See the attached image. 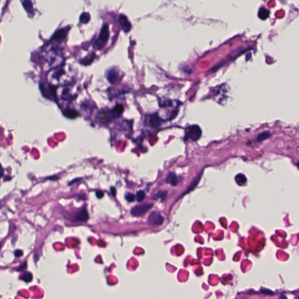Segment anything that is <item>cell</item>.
Wrapping results in <instances>:
<instances>
[{
	"mask_svg": "<svg viewBox=\"0 0 299 299\" xmlns=\"http://www.w3.org/2000/svg\"><path fill=\"white\" fill-rule=\"evenodd\" d=\"M23 255L22 251L21 250L18 249L15 251V256L16 258H19Z\"/></svg>",
	"mask_w": 299,
	"mask_h": 299,
	"instance_id": "cell-27",
	"label": "cell"
},
{
	"mask_svg": "<svg viewBox=\"0 0 299 299\" xmlns=\"http://www.w3.org/2000/svg\"><path fill=\"white\" fill-rule=\"evenodd\" d=\"M124 111L123 106L121 104L116 105L112 110L109 111L111 118H116L119 117Z\"/></svg>",
	"mask_w": 299,
	"mask_h": 299,
	"instance_id": "cell-10",
	"label": "cell"
},
{
	"mask_svg": "<svg viewBox=\"0 0 299 299\" xmlns=\"http://www.w3.org/2000/svg\"><path fill=\"white\" fill-rule=\"evenodd\" d=\"M22 279L25 282H30L33 279V276L29 272H25L23 274Z\"/></svg>",
	"mask_w": 299,
	"mask_h": 299,
	"instance_id": "cell-23",
	"label": "cell"
},
{
	"mask_svg": "<svg viewBox=\"0 0 299 299\" xmlns=\"http://www.w3.org/2000/svg\"><path fill=\"white\" fill-rule=\"evenodd\" d=\"M111 194H112L113 196H116V189L115 187H111Z\"/></svg>",
	"mask_w": 299,
	"mask_h": 299,
	"instance_id": "cell-28",
	"label": "cell"
},
{
	"mask_svg": "<svg viewBox=\"0 0 299 299\" xmlns=\"http://www.w3.org/2000/svg\"><path fill=\"white\" fill-rule=\"evenodd\" d=\"M109 35H110V32H109V27L107 25H104L101 30L98 38L94 45V48L97 50L102 48L105 45V43L108 40Z\"/></svg>",
	"mask_w": 299,
	"mask_h": 299,
	"instance_id": "cell-4",
	"label": "cell"
},
{
	"mask_svg": "<svg viewBox=\"0 0 299 299\" xmlns=\"http://www.w3.org/2000/svg\"><path fill=\"white\" fill-rule=\"evenodd\" d=\"M96 196H97V197L98 198H99V199H101L102 198H103V197H104V192H103L102 191H97L96 192Z\"/></svg>",
	"mask_w": 299,
	"mask_h": 299,
	"instance_id": "cell-26",
	"label": "cell"
},
{
	"mask_svg": "<svg viewBox=\"0 0 299 299\" xmlns=\"http://www.w3.org/2000/svg\"><path fill=\"white\" fill-rule=\"evenodd\" d=\"M64 115L69 119H75L76 118L78 115L79 113L77 111L74 109H67L64 111L63 112Z\"/></svg>",
	"mask_w": 299,
	"mask_h": 299,
	"instance_id": "cell-15",
	"label": "cell"
},
{
	"mask_svg": "<svg viewBox=\"0 0 299 299\" xmlns=\"http://www.w3.org/2000/svg\"><path fill=\"white\" fill-rule=\"evenodd\" d=\"M90 21V15L89 14V13H87V12H84L82 13L81 15H80V22L81 23H83V24H85V23H87Z\"/></svg>",
	"mask_w": 299,
	"mask_h": 299,
	"instance_id": "cell-21",
	"label": "cell"
},
{
	"mask_svg": "<svg viewBox=\"0 0 299 299\" xmlns=\"http://www.w3.org/2000/svg\"><path fill=\"white\" fill-rule=\"evenodd\" d=\"M74 71L68 64H63L60 66L52 69L47 74L48 82L53 87L63 86L73 82Z\"/></svg>",
	"mask_w": 299,
	"mask_h": 299,
	"instance_id": "cell-1",
	"label": "cell"
},
{
	"mask_svg": "<svg viewBox=\"0 0 299 299\" xmlns=\"http://www.w3.org/2000/svg\"><path fill=\"white\" fill-rule=\"evenodd\" d=\"M166 182L168 184H170L172 186H177L178 184V177L175 173L170 172L166 178Z\"/></svg>",
	"mask_w": 299,
	"mask_h": 299,
	"instance_id": "cell-12",
	"label": "cell"
},
{
	"mask_svg": "<svg viewBox=\"0 0 299 299\" xmlns=\"http://www.w3.org/2000/svg\"><path fill=\"white\" fill-rule=\"evenodd\" d=\"M270 136H271V134L269 131L263 132L258 136L257 140L258 142H262V141L268 139L269 137H270Z\"/></svg>",
	"mask_w": 299,
	"mask_h": 299,
	"instance_id": "cell-20",
	"label": "cell"
},
{
	"mask_svg": "<svg viewBox=\"0 0 299 299\" xmlns=\"http://www.w3.org/2000/svg\"><path fill=\"white\" fill-rule=\"evenodd\" d=\"M88 217H89V216H88V214L87 213V211L85 209H84L78 213V214L76 216V219L78 221L84 222H86L88 219Z\"/></svg>",
	"mask_w": 299,
	"mask_h": 299,
	"instance_id": "cell-13",
	"label": "cell"
},
{
	"mask_svg": "<svg viewBox=\"0 0 299 299\" xmlns=\"http://www.w3.org/2000/svg\"><path fill=\"white\" fill-rule=\"evenodd\" d=\"M148 220L151 224L154 225H160L163 223L164 218L159 211H154L150 215Z\"/></svg>",
	"mask_w": 299,
	"mask_h": 299,
	"instance_id": "cell-7",
	"label": "cell"
},
{
	"mask_svg": "<svg viewBox=\"0 0 299 299\" xmlns=\"http://www.w3.org/2000/svg\"><path fill=\"white\" fill-rule=\"evenodd\" d=\"M119 21L122 29L125 32L127 33L132 28V25L130 21H129V19H127V16L126 15L120 14L119 17Z\"/></svg>",
	"mask_w": 299,
	"mask_h": 299,
	"instance_id": "cell-9",
	"label": "cell"
},
{
	"mask_svg": "<svg viewBox=\"0 0 299 299\" xmlns=\"http://www.w3.org/2000/svg\"><path fill=\"white\" fill-rule=\"evenodd\" d=\"M270 15V11L265 8H261L258 12V16L262 20H266Z\"/></svg>",
	"mask_w": 299,
	"mask_h": 299,
	"instance_id": "cell-16",
	"label": "cell"
},
{
	"mask_svg": "<svg viewBox=\"0 0 299 299\" xmlns=\"http://www.w3.org/2000/svg\"><path fill=\"white\" fill-rule=\"evenodd\" d=\"M1 168H1V164H0V170H1Z\"/></svg>",
	"mask_w": 299,
	"mask_h": 299,
	"instance_id": "cell-30",
	"label": "cell"
},
{
	"mask_svg": "<svg viewBox=\"0 0 299 299\" xmlns=\"http://www.w3.org/2000/svg\"><path fill=\"white\" fill-rule=\"evenodd\" d=\"M146 197L145 192L143 191H139L137 192L136 194V199L137 201L139 202H142L144 201Z\"/></svg>",
	"mask_w": 299,
	"mask_h": 299,
	"instance_id": "cell-24",
	"label": "cell"
},
{
	"mask_svg": "<svg viewBox=\"0 0 299 299\" xmlns=\"http://www.w3.org/2000/svg\"><path fill=\"white\" fill-rule=\"evenodd\" d=\"M97 118L101 123L105 125L108 124L111 119L109 115V111L106 108L101 109L98 113Z\"/></svg>",
	"mask_w": 299,
	"mask_h": 299,
	"instance_id": "cell-8",
	"label": "cell"
},
{
	"mask_svg": "<svg viewBox=\"0 0 299 299\" xmlns=\"http://www.w3.org/2000/svg\"><path fill=\"white\" fill-rule=\"evenodd\" d=\"M202 130L201 127L198 125H192L187 127L185 130V140H187L189 139L192 140L194 142H196L202 136Z\"/></svg>",
	"mask_w": 299,
	"mask_h": 299,
	"instance_id": "cell-5",
	"label": "cell"
},
{
	"mask_svg": "<svg viewBox=\"0 0 299 299\" xmlns=\"http://www.w3.org/2000/svg\"><path fill=\"white\" fill-rule=\"evenodd\" d=\"M45 60L46 64L49 67L54 68L63 64V58L57 43L53 42L47 48Z\"/></svg>",
	"mask_w": 299,
	"mask_h": 299,
	"instance_id": "cell-2",
	"label": "cell"
},
{
	"mask_svg": "<svg viewBox=\"0 0 299 299\" xmlns=\"http://www.w3.org/2000/svg\"><path fill=\"white\" fill-rule=\"evenodd\" d=\"M95 56V54L92 53V54H91L90 55L87 56V57H84L83 59L81 60L80 63L81 64H84V65H88V64H90L92 62V61L94 60Z\"/></svg>",
	"mask_w": 299,
	"mask_h": 299,
	"instance_id": "cell-19",
	"label": "cell"
},
{
	"mask_svg": "<svg viewBox=\"0 0 299 299\" xmlns=\"http://www.w3.org/2000/svg\"><path fill=\"white\" fill-rule=\"evenodd\" d=\"M167 195V191H160L153 196V199L156 200L158 199H161L163 201H164L166 198Z\"/></svg>",
	"mask_w": 299,
	"mask_h": 299,
	"instance_id": "cell-22",
	"label": "cell"
},
{
	"mask_svg": "<svg viewBox=\"0 0 299 299\" xmlns=\"http://www.w3.org/2000/svg\"><path fill=\"white\" fill-rule=\"evenodd\" d=\"M106 77L108 81L111 83L116 82L118 77V72L114 68H111L106 73Z\"/></svg>",
	"mask_w": 299,
	"mask_h": 299,
	"instance_id": "cell-11",
	"label": "cell"
},
{
	"mask_svg": "<svg viewBox=\"0 0 299 299\" xmlns=\"http://www.w3.org/2000/svg\"><path fill=\"white\" fill-rule=\"evenodd\" d=\"M161 123V119L157 114L151 115L149 118L150 125L153 127H157Z\"/></svg>",
	"mask_w": 299,
	"mask_h": 299,
	"instance_id": "cell-14",
	"label": "cell"
},
{
	"mask_svg": "<svg viewBox=\"0 0 299 299\" xmlns=\"http://www.w3.org/2000/svg\"><path fill=\"white\" fill-rule=\"evenodd\" d=\"M153 204L151 203H146L135 207L131 211V214L135 217H140L144 215L152 208Z\"/></svg>",
	"mask_w": 299,
	"mask_h": 299,
	"instance_id": "cell-6",
	"label": "cell"
},
{
	"mask_svg": "<svg viewBox=\"0 0 299 299\" xmlns=\"http://www.w3.org/2000/svg\"><path fill=\"white\" fill-rule=\"evenodd\" d=\"M56 94L61 99L67 101L72 100L75 96L73 87L68 85L59 87L56 91Z\"/></svg>",
	"mask_w": 299,
	"mask_h": 299,
	"instance_id": "cell-3",
	"label": "cell"
},
{
	"mask_svg": "<svg viewBox=\"0 0 299 299\" xmlns=\"http://www.w3.org/2000/svg\"><path fill=\"white\" fill-rule=\"evenodd\" d=\"M279 299H287V297H286V296H281V297H280L279 298Z\"/></svg>",
	"mask_w": 299,
	"mask_h": 299,
	"instance_id": "cell-29",
	"label": "cell"
},
{
	"mask_svg": "<svg viewBox=\"0 0 299 299\" xmlns=\"http://www.w3.org/2000/svg\"><path fill=\"white\" fill-rule=\"evenodd\" d=\"M202 173H201L199 175H198V176H197V177H196V178H195V179L193 180L192 183L191 184V186L187 188V189L186 192H185V193H184V194H187V193H189V192L192 191L194 189V187L198 185V183H199V181H200L201 178L202 177Z\"/></svg>",
	"mask_w": 299,
	"mask_h": 299,
	"instance_id": "cell-18",
	"label": "cell"
},
{
	"mask_svg": "<svg viewBox=\"0 0 299 299\" xmlns=\"http://www.w3.org/2000/svg\"><path fill=\"white\" fill-rule=\"evenodd\" d=\"M235 180L239 185L242 186L244 185L247 182V180L246 177L244 174H239L235 176Z\"/></svg>",
	"mask_w": 299,
	"mask_h": 299,
	"instance_id": "cell-17",
	"label": "cell"
},
{
	"mask_svg": "<svg viewBox=\"0 0 299 299\" xmlns=\"http://www.w3.org/2000/svg\"><path fill=\"white\" fill-rule=\"evenodd\" d=\"M135 195L132 194H126L125 195V198L127 200V201L129 202H133L135 200Z\"/></svg>",
	"mask_w": 299,
	"mask_h": 299,
	"instance_id": "cell-25",
	"label": "cell"
}]
</instances>
